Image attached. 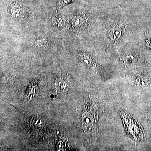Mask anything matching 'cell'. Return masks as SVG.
Returning <instances> with one entry per match:
<instances>
[{
  "label": "cell",
  "instance_id": "obj_3",
  "mask_svg": "<svg viewBox=\"0 0 151 151\" xmlns=\"http://www.w3.org/2000/svg\"><path fill=\"white\" fill-rule=\"evenodd\" d=\"M51 22L52 27L56 30L62 29L65 27V20L62 16L57 15L52 17Z\"/></svg>",
  "mask_w": 151,
  "mask_h": 151
},
{
  "label": "cell",
  "instance_id": "obj_6",
  "mask_svg": "<svg viewBox=\"0 0 151 151\" xmlns=\"http://www.w3.org/2000/svg\"><path fill=\"white\" fill-rule=\"evenodd\" d=\"M71 0H60L59 2V5H58L59 7H61L65 5L68 3L70 2Z\"/></svg>",
  "mask_w": 151,
  "mask_h": 151
},
{
  "label": "cell",
  "instance_id": "obj_1",
  "mask_svg": "<svg viewBox=\"0 0 151 151\" xmlns=\"http://www.w3.org/2000/svg\"><path fill=\"white\" fill-rule=\"evenodd\" d=\"M86 17L82 14H75L69 19V27L73 31H78L86 26L87 23Z\"/></svg>",
  "mask_w": 151,
  "mask_h": 151
},
{
  "label": "cell",
  "instance_id": "obj_5",
  "mask_svg": "<svg viewBox=\"0 0 151 151\" xmlns=\"http://www.w3.org/2000/svg\"><path fill=\"white\" fill-rule=\"evenodd\" d=\"M48 41L45 38L38 39L35 42L34 45L35 46L41 47L45 46L48 44Z\"/></svg>",
  "mask_w": 151,
  "mask_h": 151
},
{
  "label": "cell",
  "instance_id": "obj_4",
  "mask_svg": "<svg viewBox=\"0 0 151 151\" xmlns=\"http://www.w3.org/2000/svg\"><path fill=\"white\" fill-rule=\"evenodd\" d=\"M122 34V31L119 27L113 28L109 34V37L112 40H117L121 37Z\"/></svg>",
  "mask_w": 151,
  "mask_h": 151
},
{
  "label": "cell",
  "instance_id": "obj_2",
  "mask_svg": "<svg viewBox=\"0 0 151 151\" xmlns=\"http://www.w3.org/2000/svg\"><path fill=\"white\" fill-rule=\"evenodd\" d=\"M9 11L11 16L17 19L24 18L26 16V9L22 4L19 3L12 4Z\"/></svg>",
  "mask_w": 151,
  "mask_h": 151
}]
</instances>
